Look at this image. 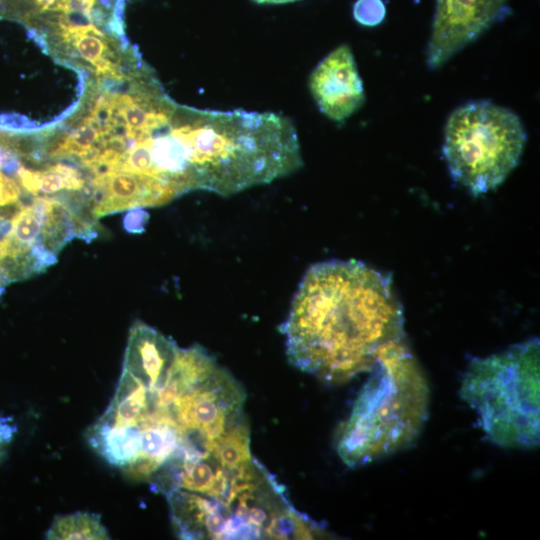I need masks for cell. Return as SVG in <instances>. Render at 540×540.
I'll use <instances>...</instances> for the list:
<instances>
[{"label":"cell","mask_w":540,"mask_h":540,"mask_svg":"<svg viewBox=\"0 0 540 540\" xmlns=\"http://www.w3.org/2000/svg\"><path fill=\"white\" fill-rule=\"evenodd\" d=\"M391 277L357 260L312 265L280 326L291 365L329 384L370 372L380 349L405 338Z\"/></svg>","instance_id":"cell-1"},{"label":"cell","mask_w":540,"mask_h":540,"mask_svg":"<svg viewBox=\"0 0 540 540\" xmlns=\"http://www.w3.org/2000/svg\"><path fill=\"white\" fill-rule=\"evenodd\" d=\"M339 431L336 450L357 468L407 448L428 417L430 389L405 338L383 346Z\"/></svg>","instance_id":"cell-2"},{"label":"cell","mask_w":540,"mask_h":540,"mask_svg":"<svg viewBox=\"0 0 540 540\" xmlns=\"http://www.w3.org/2000/svg\"><path fill=\"white\" fill-rule=\"evenodd\" d=\"M540 344H514L468 365L459 390L488 439L502 448L529 449L540 440Z\"/></svg>","instance_id":"cell-3"},{"label":"cell","mask_w":540,"mask_h":540,"mask_svg":"<svg viewBox=\"0 0 540 540\" xmlns=\"http://www.w3.org/2000/svg\"><path fill=\"white\" fill-rule=\"evenodd\" d=\"M526 141L516 113L488 100H475L449 115L442 155L452 179L479 196L500 186L517 167Z\"/></svg>","instance_id":"cell-4"},{"label":"cell","mask_w":540,"mask_h":540,"mask_svg":"<svg viewBox=\"0 0 540 540\" xmlns=\"http://www.w3.org/2000/svg\"><path fill=\"white\" fill-rule=\"evenodd\" d=\"M95 224L91 213L71 197L26 199L0 236V289L45 271L72 239H94Z\"/></svg>","instance_id":"cell-5"},{"label":"cell","mask_w":540,"mask_h":540,"mask_svg":"<svg viewBox=\"0 0 540 540\" xmlns=\"http://www.w3.org/2000/svg\"><path fill=\"white\" fill-rule=\"evenodd\" d=\"M426 63L432 70L478 39L509 13V0H435Z\"/></svg>","instance_id":"cell-6"},{"label":"cell","mask_w":540,"mask_h":540,"mask_svg":"<svg viewBox=\"0 0 540 540\" xmlns=\"http://www.w3.org/2000/svg\"><path fill=\"white\" fill-rule=\"evenodd\" d=\"M309 88L319 110L336 122L346 120L364 104L363 82L348 45L338 46L318 63Z\"/></svg>","instance_id":"cell-7"},{"label":"cell","mask_w":540,"mask_h":540,"mask_svg":"<svg viewBox=\"0 0 540 540\" xmlns=\"http://www.w3.org/2000/svg\"><path fill=\"white\" fill-rule=\"evenodd\" d=\"M173 199L158 182L123 170L94 174L87 193L89 211L96 220L124 210L161 206Z\"/></svg>","instance_id":"cell-8"},{"label":"cell","mask_w":540,"mask_h":540,"mask_svg":"<svg viewBox=\"0 0 540 540\" xmlns=\"http://www.w3.org/2000/svg\"><path fill=\"white\" fill-rule=\"evenodd\" d=\"M65 43L75 55L90 65L101 78L125 79L114 41L93 23H83L68 17H55L40 24Z\"/></svg>","instance_id":"cell-9"},{"label":"cell","mask_w":540,"mask_h":540,"mask_svg":"<svg viewBox=\"0 0 540 540\" xmlns=\"http://www.w3.org/2000/svg\"><path fill=\"white\" fill-rule=\"evenodd\" d=\"M178 345L155 328L136 321L129 331L123 371L152 390L170 364Z\"/></svg>","instance_id":"cell-10"},{"label":"cell","mask_w":540,"mask_h":540,"mask_svg":"<svg viewBox=\"0 0 540 540\" xmlns=\"http://www.w3.org/2000/svg\"><path fill=\"white\" fill-rule=\"evenodd\" d=\"M26 160L17 171V178L24 191L31 196H49L60 192L76 194L88 192L86 176L76 164L56 162L44 168H32Z\"/></svg>","instance_id":"cell-11"},{"label":"cell","mask_w":540,"mask_h":540,"mask_svg":"<svg viewBox=\"0 0 540 540\" xmlns=\"http://www.w3.org/2000/svg\"><path fill=\"white\" fill-rule=\"evenodd\" d=\"M86 440L92 449L110 465L123 467L140 452L138 427H115L96 421L86 431Z\"/></svg>","instance_id":"cell-12"},{"label":"cell","mask_w":540,"mask_h":540,"mask_svg":"<svg viewBox=\"0 0 540 540\" xmlns=\"http://www.w3.org/2000/svg\"><path fill=\"white\" fill-rule=\"evenodd\" d=\"M148 406L147 388L122 370L114 397L98 421L115 427H138Z\"/></svg>","instance_id":"cell-13"},{"label":"cell","mask_w":540,"mask_h":540,"mask_svg":"<svg viewBox=\"0 0 540 540\" xmlns=\"http://www.w3.org/2000/svg\"><path fill=\"white\" fill-rule=\"evenodd\" d=\"M52 540H105L110 539L98 513L74 512L58 515L46 532Z\"/></svg>","instance_id":"cell-14"},{"label":"cell","mask_w":540,"mask_h":540,"mask_svg":"<svg viewBox=\"0 0 540 540\" xmlns=\"http://www.w3.org/2000/svg\"><path fill=\"white\" fill-rule=\"evenodd\" d=\"M27 195L18 181L17 173L0 169V212L17 208L28 198Z\"/></svg>","instance_id":"cell-15"},{"label":"cell","mask_w":540,"mask_h":540,"mask_svg":"<svg viewBox=\"0 0 540 540\" xmlns=\"http://www.w3.org/2000/svg\"><path fill=\"white\" fill-rule=\"evenodd\" d=\"M353 14L359 23L374 26L385 17V6L381 0H357Z\"/></svg>","instance_id":"cell-16"},{"label":"cell","mask_w":540,"mask_h":540,"mask_svg":"<svg viewBox=\"0 0 540 540\" xmlns=\"http://www.w3.org/2000/svg\"><path fill=\"white\" fill-rule=\"evenodd\" d=\"M148 213L142 208L128 210L123 219V226L129 233H140L145 229Z\"/></svg>","instance_id":"cell-17"},{"label":"cell","mask_w":540,"mask_h":540,"mask_svg":"<svg viewBox=\"0 0 540 540\" xmlns=\"http://www.w3.org/2000/svg\"><path fill=\"white\" fill-rule=\"evenodd\" d=\"M14 431L13 425L0 416V463L6 455L7 445L11 441Z\"/></svg>","instance_id":"cell-18"},{"label":"cell","mask_w":540,"mask_h":540,"mask_svg":"<svg viewBox=\"0 0 540 540\" xmlns=\"http://www.w3.org/2000/svg\"><path fill=\"white\" fill-rule=\"evenodd\" d=\"M24 0H0V18L16 20Z\"/></svg>","instance_id":"cell-19"},{"label":"cell","mask_w":540,"mask_h":540,"mask_svg":"<svg viewBox=\"0 0 540 540\" xmlns=\"http://www.w3.org/2000/svg\"><path fill=\"white\" fill-rule=\"evenodd\" d=\"M255 3L258 4H284V3H291L299 0H253Z\"/></svg>","instance_id":"cell-20"},{"label":"cell","mask_w":540,"mask_h":540,"mask_svg":"<svg viewBox=\"0 0 540 540\" xmlns=\"http://www.w3.org/2000/svg\"><path fill=\"white\" fill-rule=\"evenodd\" d=\"M2 293H3V290H2V289H0V297H1Z\"/></svg>","instance_id":"cell-21"}]
</instances>
